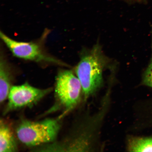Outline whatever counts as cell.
Wrapping results in <instances>:
<instances>
[{"instance_id":"obj_5","label":"cell","mask_w":152,"mask_h":152,"mask_svg":"<svg viewBox=\"0 0 152 152\" xmlns=\"http://www.w3.org/2000/svg\"><path fill=\"white\" fill-rule=\"evenodd\" d=\"M0 37L12 54L17 58L37 62H47L64 65L63 63L48 56L37 43L15 40L3 32Z\"/></svg>"},{"instance_id":"obj_2","label":"cell","mask_w":152,"mask_h":152,"mask_svg":"<svg viewBox=\"0 0 152 152\" xmlns=\"http://www.w3.org/2000/svg\"><path fill=\"white\" fill-rule=\"evenodd\" d=\"M61 119L59 117L38 121L22 120L15 130L18 140L25 146L34 149L55 142L59 133Z\"/></svg>"},{"instance_id":"obj_8","label":"cell","mask_w":152,"mask_h":152,"mask_svg":"<svg viewBox=\"0 0 152 152\" xmlns=\"http://www.w3.org/2000/svg\"><path fill=\"white\" fill-rule=\"evenodd\" d=\"M127 147L130 152H152V138L132 137L128 139Z\"/></svg>"},{"instance_id":"obj_6","label":"cell","mask_w":152,"mask_h":152,"mask_svg":"<svg viewBox=\"0 0 152 152\" xmlns=\"http://www.w3.org/2000/svg\"><path fill=\"white\" fill-rule=\"evenodd\" d=\"M18 138L10 124L4 119L0 121V152H14L18 149Z\"/></svg>"},{"instance_id":"obj_10","label":"cell","mask_w":152,"mask_h":152,"mask_svg":"<svg viewBox=\"0 0 152 152\" xmlns=\"http://www.w3.org/2000/svg\"><path fill=\"white\" fill-rule=\"evenodd\" d=\"M129 4H134L136 3H143L146 0H121Z\"/></svg>"},{"instance_id":"obj_4","label":"cell","mask_w":152,"mask_h":152,"mask_svg":"<svg viewBox=\"0 0 152 152\" xmlns=\"http://www.w3.org/2000/svg\"><path fill=\"white\" fill-rule=\"evenodd\" d=\"M52 90V88L41 89L26 83L12 86L8 96V102L4 115L22 108L31 107L42 99Z\"/></svg>"},{"instance_id":"obj_3","label":"cell","mask_w":152,"mask_h":152,"mask_svg":"<svg viewBox=\"0 0 152 152\" xmlns=\"http://www.w3.org/2000/svg\"><path fill=\"white\" fill-rule=\"evenodd\" d=\"M56 102L49 113L62 110V118L77 106L81 99L82 88L78 78L71 70L61 69L56 79L55 87Z\"/></svg>"},{"instance_id":"obj_9","label":"cell","mask_w":152,"mask_h":152,"mask_svg":"<svg viewBox=\"0 0 152 152\" xmlns=\"http://www.w3.org/2000/svg\"><path fill=\"white\" fill-rule=\"evenodd\" d=\"M142 83L144 85L152 88V43L151 57L149 64L142 75Z\"/></svg>"},{"instance_id":"obj_1","label":"cell","mask_w":152,"mask_h":152,"mask_svg":"<svg viewBox=\"0 0 152 152\" xmlns=\"http://www.w3.org/2000/svg\"><path fill=\"white\" fill-rule=\"evenodd\" d=\"M111 60L106 56L97 43L90 49L82 52L80 60L75 68L86 99L94 94L103 83V72Z\"/></svg>"},{"instance_id":"obj_7","label":"cell","mask_w":152,"mask_h":152,"mask_svg":"<svg viewBox=\"0 0 152 152\" xmlns=\"http://www.w3.org/2000/svg\"><path fill=\"white\" fill-rule=\"evenodd\" d=\"M12 77L8 64L3 58L0 62V102L1 104L8 98L12 87Z\"/></svg>"}]
</instances>
